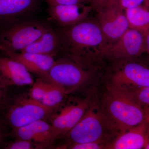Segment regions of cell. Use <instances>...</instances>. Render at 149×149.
<instances>
[{
    "instance_id": "cell-18",
    "label": "cell",
    "mask_w": 149,
    "mask_h": 149,
    "mask_svg": "<svg viewBox=\"0 0 149 149\" xmlns=\"http://www.w3.org/2000/svg\"><path fill=\"white\" fill-rule=\"evenodd\" d=\"M129 28L145 34L149 30V5L143 4L124 10Z\"/></svg>"
},
{
    "instance_id": "cell-15",
    "label": "cell",
    "mask_w": 149,
    "mask_h": 149,
    "mask_svg": "<svg viewBox=\"0 0 149 149\" xmlns=\"http://www.w3.org/2000/svg\"><path fill=\"white\" fill-rule=\"evenodd\" d=\"M148 121L129 128L117 135L114 141L107 145L108 149H144L147 143Z\"/></svg>"
},
{
    "instance_id": "cell-8",
    "label": "cell",
    "mask_w": 149,
    "mask_h": 149,
    "mask_svg": "<svg viewBox=\"0 0 149 149\" xmlns=\"http://www.w3.org/2000/svg\"><path fill=\"white\" fill-rule=\"evenodd\" d=\"M109 85L120 90L149 86V67L139 63L127 62L115 70Z\"/></svg>"
},
{
    "instance_id": "cell-16",
    "label": "cell",
    "mask_w": 149,
    "mask_h": 149,
    "mask_svg": "<svg viewBox=\"0 0 149 149\" xmlns=\"http://www.w3.org/2000/svg\"><path fill=\"white\" fill-rule=\"evenodd\" d=\"M37 0H0V22L24 16L36 8Z\"/></svg>"
},
{
    "instance_id": "cell-28",
    "label": "cell",
    "mask_w": 149,
    "mask_h": 149,
    "mask_svg": "<svg viewBox=\"0 0 149 149\" xmlns=\"http://www.w3.org/2000/svg\"><path fill=\"white\" fill-rule=\"evenodd\" d=\"M7 127L4 124L2 121L0 119V148L3 146L5 143V140L9 133L8 131Z\"/></svg>"
},
{
    "instance_id": "cell-11",
    "label": "cell",
    "mask_w": 149,
    "mask_h": 149,
    "mask_svg": "<svg viewBox=\"0 0 149 149\" xmlns=\"http://www.w3.org/2000/svg\"><path fill=\"white\" fill-rule=\"evenodd\" d=\"M89 99L68 104L51 116V124L59 136H66L83 117L90 105Z\"/></svg>"
},
{
    "instance_id": "cell-14",
    "label": "cell",
    "mask_w": 149,
    "mask_h": 149,
    "mask_svg": "<svg viewBox=\"0 0 149 149\" xmlns=\"http://www.w3.org/2000/svg\"><path fill=\"white\" fill-rule=\"evenodd\" d=\"M7 56L21 63L30 73L39 75L44 79L54 64V56L41 54L13 52H4Z\"/></svg>"
},
{
    "instance_id": "cell-30",
    "label": "cell",
    "mask_w": 149,
    "mask_h": 149,
    "mask_svg": "<svg viewBox=\"0 0 149 149\" xmlns=\"http://www.w3.org/2000/svg\"><path fill=\"white\" fill-rule=\"evenodd\" d=\"M147 134H148V138L146 146L144 149H149V121H148V129H147Z\"/></svg>"
},
{
    "instance_id": "cell-10",
    "label": "cell",
    "mask_w": 149,
    "mask_h": 149,
    "mask_svg": "<svg viewBox=\"0 0 149 149\" xmlns=\"http://www.w3.org/2000/svg\"><path fill=\"white\" fill-rule=\"evenodd\" d=\"M9 135L16 139L30 141L39 148L53 143L59 138L56 130L50 123L40 120L11 130Z\"/></svg>"
},
{
    "instance_id": "cell-19",
    "label": "cell",
    "mask_w": 149,
    "mask_h": 149,
    "mask_svg": "<svg viewBox=\"0 0 149 149\" xmlns=\"http://www.w3.org/2000/svg\"><path fill=\"white\" fill-rule=\"evenodd\" d=\"M47 82V89L41 103L54 109L63 103L68 94L58 85Z\"/></svg>"
},
{
    "instance_id": "cell-32",
    "label": "cell",
    "mask_w": 149,
    "mask_h": 149,
    "mask_svg": "<svg viewBox=\"0 0 149 149\" xmlns=\"http://www.w3.org/2000/svg\"><path fill=\"white\" fill-rule=\"evenodd\" d=\"M0 51H2L3 52H4L6 51L5 48L1 43H0Z\"/></svg>"
},
{
    "instance_id": "cell-29",
    "label": "cell",
    "mask_w": 149,
    "mask_h": 149,
    "mask_svg": "<svg viewBox=\"0 0 149 149\" xmlns=\"http://www.w3.org/2000/svg\"><path fill=\"white\" fill-rule=\"evenodd\" d=\"M146 52L149 55V30L145 34Z\"/></svg>"
},
{
    "instance_id": "cell-3",
    "label": "cell",
    "mask_w": 149,
    "mask_h": 149,
    "mask_svg": "<svg viewBox=\"0 0 149 149\" xmlns=\"http://www.w3.org/2000/svg\"><path fill=\"white\" fill-rule=\"evenodd\" d=\"M54 109L32 98L29 94L10 99L0 109V119L11 130L40 120L53 113Z\"/></svg>"
},
{
    "instance_id": "cell-2",
    "label": "cell",
    "mask_w": 149,
    "mask_h": 149,
    "mask_svg": "<svg viewBox=\"0 0 149 149\" xmlns=\"http://www.w3.org/2000/svg\"><path fill=\"white\" fill-rule=\"evenodd\" d=\"M101 109L111 131L117 135L146 120L143 108L109 85L104 94Z\"/></svg>"
},
{
    "instance_id": "cell-6",
    "label": "cell",
    "mask_w": 149,
    "mask_h": 149,
    "mask_svg": "<svg viewBox=\"0 0 149 149\" xmlns=\"http://www.w3.org/2000/svg\"><path fill=\"white\" fill-rule=\"evenodd\" d=\"M50 28L46 24L37 22H19L0 33V43L5 48L4 52H20Z\"/></svg>"
},
{
    "instance_id": "cell-1",
    "label": "cell",
    "mask_w": 149,
    "mask_h": 149,
    "mask_svg": "<svg viewBox=\"0 0 149 149\" xmlns=\"http://www.w3.org/2000/svg\"><path fill=\"white\" fill-rule=\"evenodd\" d=\"M60 52L86 68L104 58L106 41L97 20L90 19L57 31Z\"/></svg>"
},
{
    "instance_id": "cell-26",
    "label": "cell",
    "mask_w": 149,
    "mask_h": 149,
    "mask_svg": "<svg viewBox=\"0 0 149 149\" xmlns=\"http://www.w3.org/2000/svg\"><path fill=\"white\" fill-rule=\"evenodd\" d=\"M92 1L93 9L97 12L108 6L115 3V0H92Z\"/></svg>"
},
{
    "instance_id": "cell-22",
    "label": "cell",
    "mask_w": 149,
    "mask_h": 149,
    "mask_svg": "<svg viewBox=\"0 0 149 149\" xmlns=\"http://www.w3.org/2000/svg\"><path fill=\"white\" fill-rule=\"evenodd\" d=\"M109 143L103 142H93L80 143L68 144L67 146H62L61 148L71 149H101L106 148Z\"/></svg>"
},
{
    "instance_id": "cell-7",
    "label": "cell",
    "mask_w": 149,
    "mask_h": 149,
    "mask_svg": "<svg viewBox=\"0 0 149 149\" xmlns=\"http://www.w3.org/2000/svg\"><path fill=\"white\" fill-rule=\"evenodd\" d=\"M145 52V34L129 28L117 41L107 45L104 52V58L118 61L130 60Z\"/></svg>"
},
{
    "instance_id": "cell-17",
    "label": "cell",
    "mask_w": 149,
    "mask_h": 149,
    "mask_svg": "<svg viewBox=\"0 0 149 149\" xmlns=\"http://www.w3.org/2000/svg\"><path fill=\"white\" fill-rule=\"evenodd\" d=\"M60 46L57 32L50 28L36 41L20 52L55 56L59 53Z\"/></svg>"
},
{
    "instance_id": "cell-20",
    "label": "cell",
    "mask_w": 149,
    "mask_h": 149,
    "mask_svg": "<svg viewBox=\"0 0 149 149\" xmlns=\"http://www.w3.org/2000/svg\"><path fill=\"white\" fill-rule=\"evenodd\" d=\"M118 90L124 93L144 109L149 107V86L128 90Z\"/></svg>"
},
{
    "instance_id": "cell-9",
    "label": "cell",
    "mask_w": 149,
    "mask_h": 149,
    "mask_svg": "<svg viewBox=\"0 0 149 149\" xmlns=\"http://www.w3.org/2000/svg\"><path fill=\"white\" fill-rule=\"evenodd\" d=\"M96 20L108 45L117 41L129 28L124 10L116 3L98 12Z\"/></svg>"
},
{
    "instance_id": "cell-4",
    "label": "cell",
    "mask_w": 149,
    "mask_h": 149,
    "mask_svg": "<svg viewBox=\"0 0 149 149\" xmlns=\"http://www.w3.org/2000/svg\"><path fill=\"white\" fill-rule=\"evenodd\" d=\"M108 131H111L101 108L91 103L83 117L66 136L69 144L106 142Z\"/></svg>"
},
{
    "instance_id": "cell-27",
    "label": "cell",
    "mask_w": 149,
    "mask_h": 149,
    "mask_svg": "<svg viewBox=\"0 0 149 149\" xmlns=\"http://www.w3.org/2000/svg\"><path fill=\"white\" fill-rule=\"evenodd\" d=\"M8 87L0 81V109L8 99Z\"/></svg>"
},
{
    "instance_id": "cell-31",
    "label": "cell",
    "mask_w": 149,
    "mask_h": 149,
    "mask_svg": "<svg viewBox=\"0 0 149 149\" xmlns=\"http://www.w3.org/2000/svg\"><path fill=\"white\" fill-rule=\"evenodd\" d=\"M145 113V119L147 121H149V107L144 109Z\"/></svg>"
},
{
    "instance_id": "cell-24",
    "label": "cell",
    "mask_w": 149,
    "mask_h": 149,
    "mask_svg": "<svg viewBox=\"0 0 149 149\" xmlns=\"http://www.w3.org/2000/svg\"><path fill=\"white\" fill-rule=\"evenodd\" d=\"M115 3L125 10L143 4L149 5V0H115Z\"/></svg>"
},
{
    "instance_id": "cell-21",
    "label": "cell",
    "mask_w": 149,
    "mask_h": 149,
    "mask_svg": "<svg viewBox=\"0 0 149 149\" xmlns=\"http://www.w3.org/2000/svg\"><path fill=\"white\" fill-rule=\"evenodd\" d=\"M48 82L42 78H39L32 84L29 95L32 98L41 102L47 86Z\"/></svg>"
},
{
    "instance_id": "cell-23",
    "label": "cell",
    "mask_w": 149,
    "mask_h": 149,
    "mask_svg": "<svg viewBox=\"0 0 149 149\" xmlns=\"http://www.w3.org/2000/svg\"><path fill=\"white\" fill-rule=\"evenodd\" d=\"M3 148L6 149H32L37 148V146L30 141L19 139L5 143Z\"/></svg>"
},
{
    "instance_id": "cell-25",
    "label": "cell",
    "mask_w": 149,
    "mask_h": 149,
    "mask_svg": "<svg viewBox=\"0 0 149 149\" xmlns=\"http://www.w3.org/2000/svg\"><path fill=\"white\" fill-rule=\"evenodd\" d=\"M48 5H91L92 0H47Z\"/></svg>"
},
{
    "instance_id": "cell-12",
    "label": "cell",
    "mask_w": 149,
    "mask_h": 149,
    "mask_svg": "<svg viewBox=\"0 0 149 149\" xmlns=\"http://www.w3.org/2000/svg\"><path fill=\"white\" fill-rule=\"evenodd\" d=\"M49 19L61 27L72 26L88 18L93 9L91 5H48Z\"/></svg>"
},
{
    "instance_id": "cell-5",
    "label": "cell",
    "mask_w": 149,
    "mask_h": 149,
    "mask_svg": "<svg viewBox=\"0 0 149 149\" xmlns=\"http://www.w3.org/2000/svg\"><path fill=\"white\" fill-rule=\"evenodd\" d=\"M92 75L91 69L63 58L56 60L43 79L58 85L69 94L85 85Z\"/></svg>"
},
{
    "instance_id": "cell-13",
    "label": "cell",
    "mask_w": 149,
    "mask_h": 149,
    "mask_svg": "<svg viewBox=\"0 0 149 149\" xmlns=\"http://www.w3.org/2000/svg\"><path fill=\"white\" fill-rule=\"evenodd\" d=\"M0 81L9 87L32 85L30 72L21 63L7 56L0 54Z\"/></svg>"
}]
</instances>
